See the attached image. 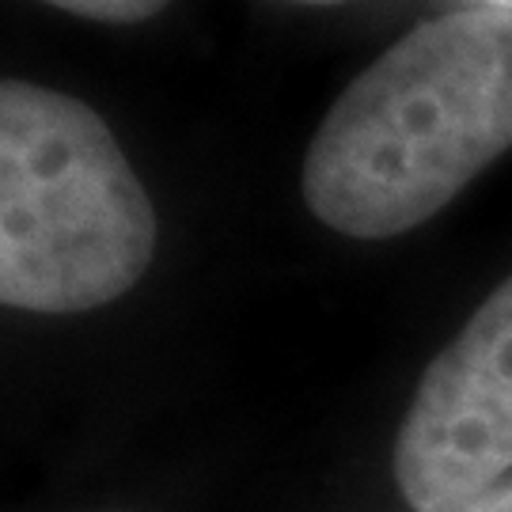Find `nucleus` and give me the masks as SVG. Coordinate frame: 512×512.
Masks as SVG:
<instances>
[{
  "label": "nucleus",
  "mask_w": 512,
  "mask_h": 512,
  "mask_svg": "<svg viewBox=\"0 0 512 512\" xmlns=\"http://www.w3.org/2000/svg\"><path fill=\"white\" fill-rule=\"evenodd\" d=\"M156 205L107 122L31 80L0 84V300L76 315L126 296L156 255Z\"/></svg>",
  "instance_id": "2"
},
{
  "label": "nucleus",
  "mask_w": 512,
  "mask_h": 512,
  "mask_svg": "<svg viewBox=\"0 0 512 512\" xmlns=\"http://www.w3.org/2000/svg\"><path fill=\"white\" fill-rule=\"evenodd\" d=\"M512 148V8H467L406 31L330 103L304 156L311 217L391 239L437 217Z\"/></svg>",
  "instance_id": "1"
},
{
  "label": "nucleus",
  "mask_w": 512,
  "mask_h": 512,
  "mask_svg": "<svg viewBox=\"0 0 512 512\" xmlns=\"http://www.w3.org/2000/svg\"><path fill=\"white\" fill-rule=\"evenodd\" d=\"M512 475V277L421 372L395 486L418 512H448Z\"/></svg>",
  "instance_id": "3"
},
{
  "label": "nucleus",
  "mask_w": 512,
  "mask_h": 512,
  "mask_svg": "<svg viewBox=\"0 0 512 512\" xmlns=\"http://www.w3.org/2000/svg\"><path fill=\"white\" fill-rule=\"evenodd\" d=\"M448 512H512V475L505 482H497L494 490L471 497V501H463V505Z\"/></svg>",
  "instance_id": "5"
},
{
  "label": "nucleus",
  "mask_w": 512,
  "mask_h": 512,
  "mask_svg": "<svg viewBox=\"0 0 512 512\" xmlns=\"http://www.w3.org/2000/svg\"><path fill=\"white\" fill-rule=\"evenodd\" d=\"M42 4H54L69 16L95 23H141L167 8V0H42Z\"/></svg>",
  "instance_id": "4"
},
{
  "label": "nucleus",
  "mask_w": 512,
  "mask_h": 512,
  "mask_svg": "<svg viewBox=\"0 0 512 512\" xmlns=\"http://www.w3.org/2000/svg\"><path fill=\"white\" fill-rule=\"evenodd\" d=\"M289 4H315V8H330V4H346V0H289Z\"/></svg>",
  "instance_id": "6"
}]
</instances>
